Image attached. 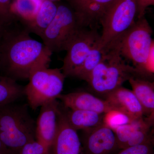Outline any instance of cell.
Segmentation results:
<instances>
[{"mask_svg": "<svg viewBox=\"0 0 154 154\" xmlns=\"http://www.w3.org/2000/svg\"><path fill=\"white\" fill-rule=\"evenodd\" d=\"M30 34L18 21L10 25L0 41V74L27 80L35 71L49 67L52 52Z\"/></svg>", "mask_w": 154, "mask_h": 154, "instance_id": "6da1fadb", "label": "cell"}, {"mask_svg": "<svg viewBox=\"0 0 154 154\" xmlns=\"http://www.w3.org/2000/svg\"><path fill=\"white\" fill-rule=\"evenodd\" d=\"M103 48L102 60L87 82L97 94L105 96L131 79L153 82L139 69L127 63L115 50L107 46Z\"/></svg>", "mask_w": 154, "mask_h": 154, "instance_id": "7a4b0ae2", "label": "cell"}, {"mask_svg": "<svg viewBox=\"0 0 154 154\" xmlns=\"http://www.w3.org/2000/svg\"><path fill=\"white\" fill-rule=\"evenodd\" d=\"M36 128L27 104L0 105V140L9 154H19L25 145L36 140Z\"/></svg>", "mask_w": 154, "mask_h": 154, "instance_id": "3957f363", "label": "cell"}, {"mask_svg": "<svg viewBox=\"0 0 154 154\" xmlns=\"http://www.w3.org/2000/svg\"><path fill=\"white\" fill-rule=\"evenodd\" d=\"M89 26L68 3H57L55 17L40 38L51 51H66L70 45Z\"/></svg>", "mask_w": 154, "mask_h": 154, "instance_id": "277c9868", "label": "cell"}, {"mask_svg": "<svg viewBox=\"0 0 154 154\" xmlns=\"http://www.w3.org/2000/svg\"><path fill=\"white\" fill-rule=\"evenodd\" d=\"M152 33L143 17L137 19L130 28L105 46L115 50L125 60L131 62L133 66L140 70L154 44Z\"/></svg>", "mask_w": 154, "mask_h": 154, "instance_id": "5b68a950", "label": "cell"}, {"mask_svg": "<svg viewBox=\"0 0 154 154\" xmlns=\"http://www.w3.org/2000/svg\"><path fill=\"white\" fill-rule=\"evenodd\" d=\"M66 77L60 69H38L32 73L29 82L24 87V95L33 110L57 99L63 90Z\"/></svg>", "mask_w": 154, "mask_h": 154, "instance_id": "8992f818", "label": "cell"}, {"mask_svg": "<svg viewBox=\"0 0 154 154\" xmlns=\"http://www.w3.org/2000/svg\"><path fill=\"white\" fill-rule=\"evenodd\" d=\"M137 0H116L100 19L102 27L98 45L102 48L125 32L135 22Z\"/></svg>", "mask_w": 154, "mask_h": 154, "instance_id": "52a82bcc", "label": "cell"}, {"mask_svg": "<svg viewBox=\"0 0 154 154\" xmlns=\"http://www.w3.org/2000/svg\"><path fill=\"white\" fill-rule=\"evenodd\" d=\"M100 35L97 29H87L82 32L67 49L60 69L66 78L74 77L94 45L99 41Z\"/></svg>", "mask_w": 154, "mask_h": 154, "instance_id": "ba28073f", "label": "cell"}, {"mask_svg": "<svg viewBox=\"0 0 154 154\" xmlns=\"http://www.w3.org/2000/svg\"><path fill=\"white\" fill-rule=\"evenodd\" d=\"M62 107L57 99L45 103L40 107L36 122V140L49 150L57 132Z\"/></svg>", "mask_w": 154, "mask_h": 154, "instance_id": "9c48e42d", "label": "cell"}, {"mask_svg": "<svg viewBox=\"0 0 154 154\" xmlns=\"http://www.w3.org/2000/svg\"><path fill=\"white\" fill-rule=\"evenodd\" d=\"M85 131L84 154H111L119 149L114 131L105 122Z\"/></svg>", "mask_w": 154, "mask_h": 154, "instance_id": "30bf717a", "label": "cell"}, {"mask_svg": "<svg viewBox=\"0 0 154 154\" xmlns=\"http://www.w3.org/2000/svg\"><path fill=\"white\" fill-rule=\"evenodd\" d=\"M82 149L77 131L69 123L65 112L62 108L57 132L48 154H80Z\"/></svg>", "mask_w": 154, "mask_h": 154, "instance_id": "8fae6325", "label": "cell"}, {"mask_svg": "<svg viewBox=\"0 0 154 154\" xmlns=\"http://www.w3.org/2000/svg\"><path fill=\"white\" fill-rule=\"evenodd\" d=\"M57 99L64 107L70 110H89L107 114L117 110L106 99L103 100L85 92H75L61 94Z\"/></svg>", "mask_w": 154, "mask_h": 154, "instance_id": "7c38bea8", "label": "cell"}, {"mask_svg": "<svg viewBox=\"0 0 154 154\" xmlns=\"http://www.w3.org/2000/svg\"><path fill=\"white\" fill-rule=\"evenodd\" d=\"M105 98L118 112L126 116L131 121L143 118V108L131 90L120 86L105 95Z\"/></svg>", "mask_w": 154, "mask_h": 154, "instance_id": "4fadbf2b", "label": "cell"}, {"mask_svg": "<svg viewBox=\"0 0 154 154\" xmlns=\"http://www.w3.org/2000/svg\"><path fill=\"white\" fill-rule=\"evenodd\" d=\"M116 0H67L90 28L99 24L100 19Z\"/></svg>", "mask_w": 154, "mask_h": 154, "instance_id": "5bb4252c", "label": "cell"}, {"mask_svg": "<svg viewBox=\"0 0 154 154\" xmlns=\"http://www.w3.org/2000/svg\"><path fill=\"white\" fill-rule=\"evenodd\" d=\"M57 10V2L42 1L37 14L32 20L19 22L28 32L40 37L55 17Z\"/></svg>", "mask_w": 154, "mask_h": 154, "instance_id": "9a60e30c", "label": "cell"}, {"mask_svg": "<svg viewBox=\"0 0 154 154\" xmlns=\"http://www.w3.org/2000/svg\"><path fill=\"white\" fill-rule=\"evenodd\" d=\"M132 91L140 102L144 114L149 120L153 121L154 83L148 80L131 79L128 80Z\"/></svg>", "mask_w": 154, "mask_h": 154, "instance_id": "2e32d148", "label": "cell"}, {"mask_svg": "<svg viewBox=\"0 0 154 154\" xmlns=\"http://www.w3.org/2000/svg\"><path fill=\"white\" fill-rule=\"evenodd\" d=\"M65 112L69 123L76 131L88 130L105 122V114L79 110H70Z\"/></svg>", "mask_w": 154, "mask_h": 154, "instance_id": "e0dca14e", "label": "cell"}, {"mask_svg": "<svg viewBox=\"0 0 154 154\" xmlns=\"http://www.w3.org/2000/svg\"><path fill=\"white\" fill-rule=\"evenodd\" d=\"M24 96V87L0 74V105L14 103Z\"/></svg>", "mask_w": 154, "mask_h": 154, "instance_id": "ac0fdd59", "label": "cell"}, {"mask_svg": "<svg viewBox=\"0 0 154 154\" xmlns=\"http://www.w3.org/2000/svg\"><path fill=\"white\" fill-rule=\"evenodd\" d=\"M42 2V0H14L11 13L19 22H28L36 16Z\"/></svg>", "mask_w": 154, "mask_h": 154, "instance_id": "d6986e66", "label": "cell"}, {"mask_svg": "<svg viewBox=\"0 0 154 154\" xmlns=\"http://www.w3.org/2000/svg\"><path fill=\"white\" fill-rule=\"evenodd\" d=\"M152 123L153 122L148 119L145 120L143 118L119 125L113 128L119 149L126 148L127 143L136 131L146 125H152Z\"/></svg>", "mask_w": 154, "mask_h": 154, "instance_id": "ffe728a7", "label": "cell"}, {"mask_svg": "<svg viewBox=\"0 0 154 154\" xmlns=\"http://www.w3.org/2000/svg\"><path fill=\"white\" fill-rule=\"evenodd\" d=\"M99 41L91 49L82 65L77 72L74 77L88 82L92 72L102 60L104 53V48H101L99 47Z\"/></svg>", "mask_w": 154, "mask_h": 154, "instance_id": "44dd1931", "label": "cell"}, {"mask_svg": "<svg viewBox=\"0 0 154 154\" xmlns=\"http://www.w3.org/2000/svg\"><path fill=\"white\" fill-rule=\"evenodd\" d=\"M14 0H0V22L11 25L17 21L11 13V8Z\"/></svg>", "mask_w": 154, "mask_h": 154, "instance_id": "7402d4cb", "label": "cell"}, {"mask_svg": "<svg viewBox=\"0 0 154 154\" xmlns=\"http://www.w3.org/2000/svg\"><path fill=\"white\" fill-rule=\"evenodd\" d=\"M154 142L128 147L121 149L117 154H154Z\"/></svg>", "mask_w": 154, "mask_h": 154, "instance_id": "603a6c76", "label": "cell"}, {"mask_svg": "<svg viewBox=\"0 0 154 154\" xmlns=\"http://www.w3.org/2000/svg\"><path fill=\"white\" fill-rule=\"evenodd\" d=\"M19 154H48V149L35 140L25 145L20 150Z\"/></svg>", "mask_w": 154, "mask_h": 154, "instance_id": "cb8c5ba5", "label": "cell"}, {"mask_svg": "<svg viewBox=\"0 0 154 154\" xmlns=\"http://www.w3.org/2000/svg\"><path fill=\"white\" fill-rule=\"evenodd\" d=\"M137 19L144 17L146 10L154 5V0H137Z\"/></svg>", "mask_w": 154, "mask_h": 154, "instance_id": "d4e9b609", "label": "cell"}, {"mask_svg": "<svg viewBox=\"0 0 154 154\" xmlns=\"http://www.w3.org/2000/svg\"><path fill=\"white\" fill-rule=\"evenodd\" d=\"M7 25L3 22H0V41L2 40V38L5 35L6 31L8 29L10 25Z\"/></svg>", "mask_w": 154, "mask_h": 154, "instance_id": "484cf974", "label": "cell"}, {"mask_svg": "<svg viewBox=\"0 0 154 154\" xmlns=\"http://www.w3.org/2000/svg\"><path fill=\"white\" fill-rule=\"evenodd\" d=\"M0 154H9L8 151L3 145L0 140Z\"/></svg>", "mask_w": 154, "mask_h": 154, "instance_id": "4316f807", "label": "cell"}, {"mask_svg": "<svg viewBox=\"0 0 154 154\" xmlns=\"http://www.w3.org/2000/svg\"><path fill=\"white\" fill-rule=\"evenodd\" d=\"M42 1H51V2H60V1H62V0H42ZM67 1V0H65Z\"/></svg>", "mask_w": 154, "mask_h": 154, "instance_id": "83f0119b", "label": "cell"}]
</instances>
